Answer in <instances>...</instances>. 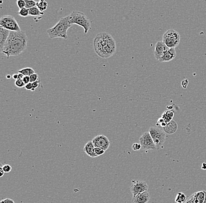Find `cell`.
<instances>
[{"label":"cell","mask_w":206,"mask_h":203,"mask_svg":"<svg viewBox=\"0 0 206 203\" xmlns=\"http://www.w3.org/2000/svg\"><path fill=\"white\" fill-rule=\"evenodd\" d=\"M17 14L22 17H27L28 16H29V9L26 8L20 9L19 11L17 13Z\"/></svg>","instance_id":"24"},{"label":"cell","mask_w":206,"mask_h":203,"mask_svg":"<svg viewBox=\"0 0 206 203\" xmlns=\"http://www.w3.org/2000/svg\"><path fill=\"white\" fill-rule=\"evenodd\" d=\"M94 152L96 154V155H97V156H99L103 155V154L105 153V151L103 149H101V148H95Z\"/></svg>","instance_id":"29"},{"label":"cell","mask_w":206,"mask_h":203,"mask_svg":"<svg viewBox=\"0 0 206 203\" xmlns=\"http://www.w3.org/2000/svg\"><path fill=\"white\" fill-rule=\"evenodd\" d=\"M29 16L36 17H39V16L43 15L44 13L41 12L39 9V8L36 6V7L32 8L31 9H29Z\"/></svg>","instance_id":"19"},{"label":"cell","mask_w":206,"mask_h":203,"mask_svg":"<svg viewBox=\"0 0 206 203\" xmlns=\"http://www.w3.org/2000/svg\"><path fill=\"white\" fill-rule=\"evenodd\" d=\"M13 78L15 80V81L17 80L18 79V74H14L13 75Z\"/></svg>","instance_id":"38"},{"label":"cell","mask_w":206,"mask_h":203,"mask_svg":"<svg viewBox=\"0 0 206 203\" xmlns=\"http://www.w3.org/2000/svg\"><path fill=\"white\" fill-rule=\"evenodd\" d=\"M11 76H10V75H7V78L8 79H11Z\"/></svg>","instance_id":"41"},{"label":"cell","mask_w":206,"mask_h":203,"mask_svg":"<svg viewBox=\"0 0 206 203\" xmlns=\"http://www.w3.org/2000/svg\"><path fill=\"white\" fill-rule=\"evenodd\" d=\"M17 4L18 7L20 9L25 8V0H18L17 1Z\"/></svg>","instance_id":"26"},{"label":"cell","mask_w":206,"mask_h":203,"mask_svg":"<svg viewBox=\"0 0 206 203\" xmlns=\"http://www.w3.org/2000/svg\"><path fill=\"white\" fill-rule=\"evenodd\" d=\"M6 201H7V203H15L14 202V200L11 199V198H7L6 199Z\"/></svg>","instance_id":"37"},{"label":"cell","mask_w":206,"mask_h":203,"mask_svg":"<svg viewBox=\"0 0 206 203\" xmlns=\"http://www.w3.org/2000/svg\"><path fill=\"white\" fill-rule=\"evenodd\" d=\"M153 141L155 143L157 149L160 148L165 143L166 139V135L164 130L157 127H151L149 129Z\"/></svg>","instance_id":"7"},{"label":"cell","mask_w":206,"mask_h":203,"mask_svg":"<svg viewBox=\"0 0 206 203\" xmlns=\"http://www.w3.org/2000/svg\"><path fill=\"white\" fill-rule=\"evenodd\" d=\"M40 83H41V80H38V81H35L34 83H32L33 88L36 89V88H38V87L39 86Z\"/></svg>","instance_id":"33"},{"label":"cell","mask_w":206,"mask_h":203,"mask_svg":"<svg viewBox=\"0 0 206 203\" xmlns=\"http://www.w3.org/2000/svg\"><path fill=\"white\" fill-rule=\"evenodd\" d=\"M0 203H7L6 200V199H4V200H2L0 201Z\"/></svg>","instance_id":"40"},{"label":"cell","mask_w":206,"mask_h":203,"mask_svg":"<svg viewBox=\"0 0 206 203\" xmlns=\"http://www.w3.org/2000/svg\"><path fill=\"white\" fill-rule=\"evenodd\" d=\"M169 49V47L165 45L163 41H158L156 43L155 50H154V55L155 58L159 61L162 56L164 54L166 51Z\"/></svg>","instance_id":"11"},{"label":"cell","mask_w":206,"mask_h":203,"mask_svg":"<svg viewBox=\"0 0 206 203\" xmlns=\"http://www.w3.org/2000/svg\"><path fill=\"white\" fill-rule=\"evenodd\" d=\"M94 149L95 146L93 142L89 141L85 145L84 147V151L88 156L94 158L97 157V155H96V154L94 152Z\"/></svg>","instance_id":"16"},{"label":"cell","mask_w":206,"mask_h":203,"mask_svg":"<svg viewBox=\"0 0 206 203\" xmlns=\"http://www.w3.org/2000/svg\"><path fill=\"white\" fill-rule=\"evenodd\" d=\"M15 85L19 88H22V87H25V84H24V81L22 80H17L15 81Z\"/></svg>","instance_id":"25"},{"label":"cell","mask_w":206,"mask_h":203,"mask_svg":"<svg viewBox=\"0 0 206 203\" xmlns=\"http://www.w3.org/2000/svg\"><path fill=\"white\" fill-rule=\"evenodd\" d=\"M190 197L195 203H203L205 199L204 190L197 191Z\"/></svg>","instance_id":"17"},{"label":"cell","mask_w":206,"mask_h":203,"mask_svg":"<svg viewBox=\"0 0 206 203\" xmlns=\"http://www.w3.org/2000/svg\"><path fill=\"white\" fill-rule=\"evenodd\" d=\"M94 49L97 54L103 59L109 58L116 52V42L107 32L97 34L93 41Z\"/></svg>","instance_id":"2"},{"label":"cell","mask_w":206,"mask_h":203,"mask_svg":"<svg viewBox=\"0 0 206 203\" xmlns=\"http://www.w3.org/2000/svg\"><path fill=\"white\" fill-rule=\"evenodd\" d=\"M176 56V52L175 48H169L168 50L166 51L162 57L159 60L160 63L168 62L174 59Z\"/></svg>","instance_id":"12"},{"label":"cell","mask_w":206,"mask_h":203,"mask_svg":"<svg viewBox=\"0 0 206 203\" xmlns=\"http://www.w3.org/2000/svg\"><path fill=\"white\" fill-rule=\"evenodd\" d=\"M178 129V125L176 121L172 120L170 122H169L166 126L163 128V130L164 131L166 134L169 135H172L177 131Z\"/></svg>","instance_id":"15"},{"label":"cell","mask_w":206,"mask_h":203,"mask_svg":"<svg viewBox=\"0 0 206 203\" xmlns=\"http://www.w3.org/2000/svg\"><path fill=\"white\" fill-rule=\"evenodd\" d=\"M186 200V197L185 194L183 193L180 192L175 198V201L177 203H185Z\"/></svg>","instance_id":"22"},{"label":"cell","mask_w":206,"mask_h":203,"mask_svg":"<svg viewBox=\"0 0 206 203\" xmlns=\"http://www.w3.org/2000/svg\"><path fill=\"white\" fill-rule=\"evenodd\" d=\"M204 193H205V199H204V203H206V191H204Z\"/></svg>","instance_id":"42"},{"label":"cell","mask_w":206,"mask_h":203,"mask_svg":"<svg viewBox=\"0 0 206 203\" xmlns=\"http://www.w3.org/2000/svg\"><path fill=\"white\" fill-rule=\"evenodd\" d=\"M0 28H4L11 32L21 31V28L13 16L6 15L0 20Z\"/></svg>","instance_id":"6"},{"label":"cell","mask_w":206,"mask_h":203,"mask_svg":"<svg viewBox=\"0 0 206 203\" xmlns=\"http://www.w3.org/2000/svg\"><path fill=\"white\" fill-rule=\"evenodd\" d=\"M11 31L2 28H0V48L1 52H2L4 45L9 37Z\"/></svg>","instance_id":"14"},{"label":"cell","mask_w":206,"mask_h":203,"mask_svg":"<svg viewBox=\"0 0 206 203\" xmlns=\"http://www.w3.org/2000/svg\"><path fill=\"white\" fill-rule=\"evenodd\" d=\"M73 25L70 23L69 15H68L61 18L53 27L47 30V33L51 39L59 38L64 39H68V30Z\"/></svg>","instance_id":"3"},{"label":"cell","mask_w":206,"mask_h":203,"mask_svg":"<svg viewBox=\"0 0 206 203\" xmlns=\"http://www.w3.org/2000/svg\"><path fill=\"white\" fill-rule=\"evenodd\" d=\"M173 116H174L173 112L172 111L168 110V111H166L163 113L161 118L164 120L165 122H166V124H168L169 122L172 121Z\"/></svg>","instance_id":"18"},{"label":"cell","mask_w":206,"mask_h":203,"mask_svg":"<svg viewBox=\"0 0 206 203\" xmlns=\"http://www.w3.org/2000/svg\"><path fill=\"white\" fill-rule=\"evenodd\" d=\"M25 88L26 90H30V91H32V90L33 89V86H32V83H28L27 85H25Z\"/></svg>","instance_id":"32"},{"label":"cell","mask_w":206,"mask_h":203,"mask_svg":"<svg viewBox=\"0 0 206 203\" xmlns=\"http://www.w3.org/2000/svg\"><path fill=\"white\" fill-rule=\"evenodd\" d=\"M2 166H3L2 164V163H0V174H1L0 177H2V176L4 175V174H5V172H4V171L3 170V169H2Z\"/></svg>","instance_id":"34"},{"label":"cell","mask_w":206,"mask_h":203,"mask_svg":"<svg viewBox=\"0 0 206 203\" xmlns=\"http://www.w3.org/2000/svg\"><path fill=\"white\" fill-rule=\"evenodd\" d=\"M69 20L71 25L76 24L82 27L84 34H87L91 29V22L89 18L82 12L73 11L69 15Z\"/></svg>","instance_id":"4"},{"label":"cell","mask_w":206,"mask_h":203,"mask_svg":"<svg viewBox=\"0 0 206 203\" xmlns=\"http://www.w3.org/2000/svg\"><path fill=\"white\" fill-rule=\"evenodd\" d=\"M22 80L24 81V84L25 85H27L28 83H29L31 82L30 81V77L29 76H24Z\"/></svg>","instance_id":"31"},{"label":"cell","mask_w":206,"mask_h":203,"mask_svg":"<svg viewBox=\"0 0 206 203\" xmlns=\"http://www.w3.org/2000/svg\"><path fill=\"white\" fill-rule=\"evenodd\" d=\"M28 37L25 32H11L2 53L8 59L9 56H18L26 49Z\"/></svg>","instance_id":"1"},{"label":"cell","mask_w":206,"mask_h":203,"mask_svg":"<svg viewBox=\"0 0 206 203\" xmlns=\"http://www.w3.org/2000/svg\"><path fill=\"white\" fill-rule=\"evenodd\" d=\"M29 77H30V81L32 83L39 80V76H38V74H36V73H34V74L31 75Z\"/></svg>","instance_id":"28"},{"label":"cell","mask_w":206,"mask_h":203,"mask_svg":"<svg viewBox=\"0 0 206 203\" xmlns=\"http://www.w3.org/2000/svg\"><path fill=\"white\" fill-rule=\"evenodd\" d=\"M163 42L169 48H175L180 43V36L173 29L167 30L163 35Z\"/></svg>","instance_id":"5"},{"label":"cell","mask_w":206,"mask_h":203,"mask_svg":"<svg viewBox=\"0 0 206 203\" xmlns=\"http://www.w3.org/2000/svg\"><path fill=\"white\" fill-rule=\"evenodd\" d=\"M36 7L39 8V9L43 13V11H46L48 7V2L46 1L41 0L39 2H38L36 4Z\"/></svg>","instance_id":"21"},{"label":"cell","mask_w":206,"mask_h":203,"mask_svg":"<svg viewBox=\"0 0 206 203\" xmlns=\"http://www.w3.org/2000/svg\"><path fill=\"white\" fill-rule=\"evenodd\" d=\"M139 143L141 145V149L145 150H157L150 133L145 132L139 138Z\"/></svg>","instance_id":"8"},{"label":"cell","mask_w":206,"mask_h":203,"mask_svg":"<svg viewBox=\"0 0 206 203\" xmlns=\"http://www.w3.org/2000/svg\"><path fill=\"white\" fill-rule=\"evenodd\" d=\"M18 73H21L24 76H31V75L35 73V72L32 68H26L18 70Z\"/></svg>","instance_id":"20"},{"label":"cell","mask_w":206,"mask_h":203,"mask_svg":"<svg viewBox=\"0 0 206 203\" xmlns=\"http://www.w3.org/2000/svg\"><path fill=\"white\" fill-rule=\"evenodd\" d=\"M202 169H206V163H203L202 165Z\"/></svg>","instance_id":"39"},{"label":"cell","mask_w":206,"mask_h":203,"mask_svg":"<svg viewBox=\"0 0 206 203\" xmlns=\"http://www.w3.org/2000/svg\"><path fill=\"white\" fill-rule=\"evenodd\" d=\"M184 203H195L192 200V199L190 198V197H189L186 200L185 202Z\"/></svg>","instance_id":"36"},{"label":"cell","mask_w":206,"mask_h":203,"mask_svg":"<svg viewBox=\"0 0 206 203\" xmlns=\"http://www.w3.org/2000/svg\"><path fill=\"white\" fill-rule=\"evenodd\" d=\"M188 83H189V81H188L187 79H186V80H184L183 81H182V87H183V88H186L187 87V86Z\"/></svg>","instance_id":"35"},{"label":"cell","mask_w":206,"mask_h":203,"mask_svg":"<svg viewBox=\"0 0 206 203\" xmlns=\"http://www.w3.org/2000/svg\"><path fill=\"white\" fill-rule=\"evenodd\" d=\"M148 184L144 181L132 180V185L131 186V191L132 196L135 197L138 194L142 193L148 189Z\"/></svg>","instance_id":"9"},{"label":"cell","mask_w":206,"mask_h":203,"mask_svg":"<svg viewBox=\"0 0 206 203\" xmlns=\"http://www.w3.org/2000/svg\"><path fill=\"white\" fill-rule=\"evenodd\" d=\"M132 148L134 150H139L140 149H141V145L140 143H135L132 145Z\"/></svg>","instance_id":"30"},{"label":"cell","mask_w":206,"mask_h":203,"mask_svg":"<svg viewBox=\"0 0 206 203\" xmlns=\"http://www.w3.org/2000/svg\"><path fill=\"white\" fill-rule=\"evenodd\" d=\"M25 8L28 9L36 6L37 2L34 0H25Z\"/></svg>","instance_id":"23"},{"label":"cell","mask_w":206,"mask_h":203,"mask_svg":"<svg viewBox=\"0 0 206 203\" xmlns=\"http://www.w3.org/2000/svg\"><path fill=\"white\" fill-rule=\"evenodd\" d=\"M2 169H3V170L4 171L5 173H9V172H11L12 167L9 164H6L3 165Z\"/></svg>","instance_id":"27"},{"label":"cell","mask_w":206,"mask_h":203,"mask_svg":"<svg viewBox=\"0 0 206 203\" xmlns=\"http://www.w3.org/2000/svg\"><path fill=\"white\" fill-rule=\"evenodd\" d=\"M92 142L95 148H101L104 151L107 150L110 147V142L109 138L103 135L96 136L93 139Z\"/></svg>","instance_id":"10"},{"label":"cell","mask_w":206,"mask_h":203,"mask_svg":"<svg viewBox=\"0 0 206 203\" xmlns=\"http://www.w3.org/2000/svg\"><path fill=\"white\" fill-rule=\"evenodd\" d=\"M150 199V195L147 191L132 197V203H147Z\"/></svg>","instance_id":"13"}]
</instances>
